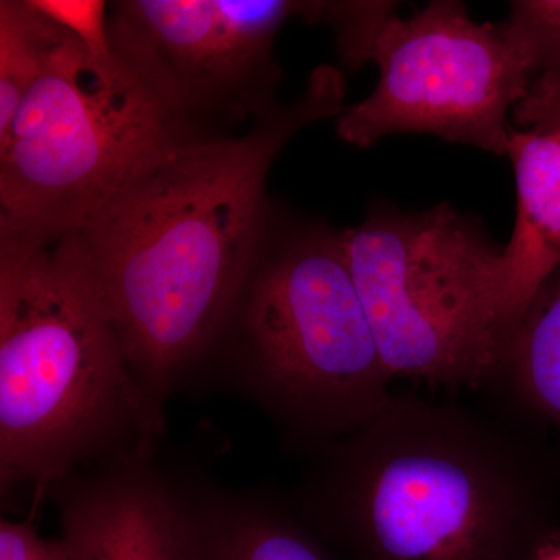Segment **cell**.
<instances>
[{"mask_svg":"<svg viewBox=\"0 0 560 560\" xmlns=\"http://www.w3.org/2000/svg\"><path fill=\"white\" fill-rule=\"evenodd\" d=\"M197 560H335L290 512L264 501H215L194 511Z\"/></svg>","mask_w":560,"mask_h":560,"instance_id":"7c38bea8","label":"cell"},{"mask_svg":"<svg viewBox=\"0 0 560 560\" xmlns=\"http://www.w3.org/2000/svg\"><path fill=\"white\" fill-rule=\"evenodd\" d=\"M66 35L31 0L0 2V139L10 131L22 102L46 73Z\"/></svg>","mask_w":560,"mask_h":560,"instance_id":"4fadbf2b","label":"cell"},{"mask_svg":"<svg viewBox=\"0 0 560 560\" xmlns=\"http://www.w3.org/2000/svg\"><path fill=\"white\" fill-rule=\"evenodd\" d=\"M508 156L517 213L503 259L517 326L541 283L560 267V135L512 130Z\"/></svg>","mask_w":560,"mask_h":560,"instance_id":"30bf717a","label":"cell"},{"mask_svg":"<svg viewBox=\"0 0 560 560\" xmlns=\"http://www.w3.org/2000/svg\"><path fill=\"white\" fill-rule=\"evenodd\" d=\"M140 458L60 500V539L70 560H197L194 511L145 474Z\"/></svg>","mask_w":560,"mask_h":560,"instance_id":"9c48e42d","label":"cell"},{"mask_svg":"<svg viewBox=\"0 0 560 560\" xmlns=\"http://www.w3.org/2000/svg\"><path fill=\"white\" fill-rule=\"evenodd\" d=\"M231 323L246 389L298 447L326 451L393 394L342 230L267 224Z\"/></svg>","mask_w":560,"mask_h":560,"instance_id":"277c9868","label":"cell"},{"mask_svg":"<svg viewBox=\"0 0 560 560\" xmlns=\"http://www.w3.org/2000/svg\"><path fill=\"white\" fill-rule=\"evenodd\" d=\"M370 61L377 86L338 117L350 145L368 147L400 132H425L508 156V121L539 69L501 24H478L455 0H436L411 18L393 14L378 32Z\"/></svg>","mask_w":560,"mask_h":560,"instance_id":"52a82bcc","label":"cell"},{"mask_svg":"<svg viewBox=\"0 0 560 560\" xmlns=\"http://www.w3.org/2000/svg\"><path fill=\"white\" fill-rule=\"evenodd\" d=\"M117 55L98 65L68 33L22 102L0 139V237L80 230L143 165L201 135L149 70Z\"/></svg>","mask_w":560,"mask_h":560,"instance_id":"5b68a950","label":"cell"},{"mask_svg":"<svg viewBox=\"0 0 560 560\" xmlns=\"http://www.w3.org/2000/svg\"><path fill=\"white\" fill-rule=\"evenodd\" d=\"M342 231L393 378L485 389L515 329L503 249L448 202L422 212L372 206Z\"/></svg>","mask_w":560,"mask_h":560,"instance_id":"8992f818","label":"cell"},{"mask_svg":"<svg viewBox=\"0 0 560 560\" xmlns=\"http://www.w3.org/2000/svg\"><path fill=\"white\" fill-rule=\"evenodd\" d=\"M39 13L68 32L98 65L119 60L110 38L108 5L102 0H31Z\"/></svg>","mask_w":560,"mask_h":560,"instance_id":"9a60e30c","label":"cell"},{"mask_svg":"<svg viewBox=\"0 0 560 560\" xmlns=\"http://www.w3.org/2000/svg\"><path fill=\"white\" fill-rule=\"evenodd\" d=\"M485 389L499 397L497 410L560 436V267L523 312Z\"/></svg>","mask_w":560,"mask_h":560,"instance_id":"8fae6325","label":"cell"},{"mask_svg":"<svg viewBox=\"0 0 560 560\" xmlns=\"http://www.w3.org/2000/svg\"><path fill=\"white\" fill-rule=\"evenodd\" d=\"M504 22L536 61L540 73L537 81L560 83V0L512 2Z\"/></svg>","mask_w":560,"mask_h":560,"instance_id":"5bb4252c","label":"cell"},{"mask_svg":"<svg viewBox=\"0 0 560 560\" xmlns=\"http://www.w3.org/2000/svg\"><path fill=\"white\" fill-rule=\"evenodd\" d=\"M537 560H560V537L550 541L544 550L540 551Z\"/></svg>","mask_w":560,"mask_h":560,"instance_id":"e0dca14e","label":"cell"},{"mask_svg":"<svg viewBox=\"0 0 560 560\" xmlns=\"http://www.w3.org/2000/svg\"><path fill=\"white\" fill-rule=\"evenodd\" d=\"M319 456L305 514L350 560H537L560 537V455L499 410L390 394Z\"/></svg>","mask_w":560,"mask_h":560,"instance_id":"7a4b0ae2","label":"cell"},{"mask_svg":"<svg viewBox=\"0 0 560 560\" xmlns=\"http://www.w3.org/2000/svg\"><path fill=\"white\" fill-rule=\"evenodd\" d=\"M345 98L340 70L320 66L249 131L201 132L162 151L75 231L128 366L160 410L226 330L267 230L272 162L302 128L338 119Z\"/></svg>","mask_w":560,"mask_h":560,"instance_id":"6da1fadb","label":"cell"},{"mask_svg":"<svg viewBox=\"0 0 560 560\" xmlns=\"http://www.w3.org/2000/svg\"><path fill=\"white\" fill-rule=\"evenodd\" d=\"M320 2L127 0L109 16L114 47L149 70L195 120L206 110L259 116L275 105L272 43L291 18L318 21Z\"/></svg>","mask_w":560,"mask_h":560,"instance_id":"ba28073f","label":"cell"},{"mask_svg":"<svg viewBox=\"0 0 560 560\" xmlns=\"http://www.w3.org/2000/svg\"><path fill=\"white\" fill-rule=\"evenodd\" d=\"M160 408L136 381L75 231L0 237V480L39 488L142 458Z\"/></svg>","mask_w":560,"mask_h":560,"instance_id":"3957f363","label":"cell"},{"mask_svg":"<svg viewBox=\"0 0 560 560\" xmlns=\"http://www.w3.org/2000/svg\"><path fill=\"white\" fill-rule=\"evenodd\" d=\"M0 560H70L60 539L40 537L31 523H0Z\"/></svg>","mask_w":560,"mask_h":560,"instance_id":"2e32d148","label":"cell"},{"mask_svg":"<svg viewBox=\"0 0 560 560\" xmlns=\"http://www.w3.org/2000/svg\"><path fill=\"white\" fill-rule=\"evenodd\" d=\"M559 135H560V130H558Z\"/></svg>","mask_w":560,"mask_h":560,"instance_id":"ac0fdd59","label":"cell"}]
</instances>
